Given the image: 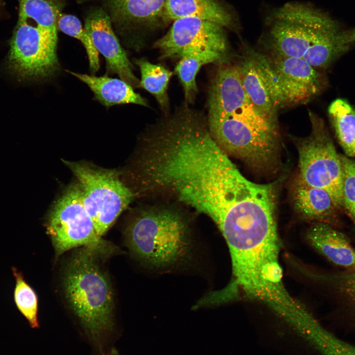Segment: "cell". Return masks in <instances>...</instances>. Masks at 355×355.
Instances as JSON below:
<instances>
[{
    "label": "cell",
    "instance_id": "1",
    "mask_svg": "<svg viewBox=\"0 0 355 355\" xmlns=\"http://www.w3.org/2000/svg\"><path fill=\"white\" fill-rule=\"evenodd\" d=\"M265 39L271 54L301 59L325 68L348 46L339 22L311 4L289 2L265 19Z\"/></svg>",
    "mask_w": 355,
    "mask_h": 355
},
{
    "label": "cell",
    "instance_id": "2",
    "mask_svg": "<svg viewBox=\"0 0 355 355\" xmlns=\"http://www.w3.org/2000/svg\"><path fill=\"white\" fill-rule=\"evenodd\" d=\"M189 225L173 210L149 209L129 223L125 233L126 244L146 268L170 272L190 261L194 241Z\"/></svg>",
    "mask_w": 355,
    "mask_h": 355
},
{
    "label": "cell",
    "instance_id": "3",
    "mask_svg": "<svg viewBox=\"0 0 355 355\" xmlns=\"http://www.w3.org/2000/svg\"><path fill=\"white\" fill-rule=\"evenodd\" d=\"M207 120L212 136L228 155L259 170H269L278 163V122L261 115L249 101L225 111L209 113Z\"/></svg>",
    "mask_w": 355,
    "mask_h": 355
},
{
    "label": "cell",
    "instance_id": "4",
    "mask_svg": "<svg viewBox=\"0 0 355 355\" xmlns=\"http://www.w3.org/2000/svg\"><path fill=\"white\" fill-rule=\"evenodd\" d=\"M100 258L102 257L93 249L81 247L68 259L62 280L70 308L82 324L94 333L111 327L114 305L112 288Z\"/></svg>",
    "mask_w": 355,
    "mask_h": 355
},
{
    "label": "cell",
    "instance_id": "5",
    "mask_svg": "<svg viewBox=\"0 0 355 355\" xmlns=\"http://www.w3.org/2000/svg\"><path fill=\"white\" fill-rule=\"evenodd\" d=\"M310 133L295 138L298 154V179L304 183L327 191L342 209V164L323 120L308 111Z\"/></svg>",
    "mask_w": 355,
    "mask_h": 355
},
{
    "label": "cell",
    "instance_id": "6",
    "mask_svg": "<svg viewBox=\"0 0 355 355\" xmlns=\"http://www.w3.org/2000/svg\"><path fill=\"white\" fill-rule=\"evenodd\" d=\"M261 75L276 109L304 105L315 99L326 82L316 69L303 60L253 50Z\"/></svg>",
    "mask_w": 355,
    "mask_h": 355
},
{
    "label": "cell",
    "instance_id": "7",
    "mask_svg": "<svg viewBox=\"0 0 355 355\" xmlns=\"http://www.w3.org/2000/svg\"><path fill=\"white\" fill-rule=\"evenodd\" d=\"M55 256L77 247H88L102 258L109 256L116 248L96 232L84 207L79 184L71 185L56 201L46 223Z\"/></svg>",
    "mask_w": 355,
    "mask_h": 355
},
{
    "label": "cell",
    "instance_id": "8",
    "mask_svg": "<svg viewBox=\"0 0 355 355\" xmlns=\"http://www.w3.org/2000/svg\"><path fill=\"white\" fill-rule=\"evenodd\" d=\"M79 181L84 207L97 233L103 236L130 204L133 194L113 170L64 161Z\"/></svg>",
    "mask_w": 355,
    "mask_h": 355
},
{
    "label": "cell",
    "instance_id": "9",
    "mask_svg": "<svg viewBox=\"0 0 355 355\" xmlns=\"http://www.w3.org/2000/svg\"><path fill=\"white\" fill-rule=\"evenodd\" d=\"M19 16L10 41L7 64L9 70L23 80L45 79L58 69L56 43L37 25Z\"/></svg>",
    "mask_w": 355,
    "mask_h": 355
},
{
    "label": "cell",
    "instance_id": "10",
    "mask_svg": "<svg viewBox=\"0 0 355 355\" xmlns=\"http://www.w3.org/2000/svg\"><path fill=\"white\" fill-rule=\"evenodd\" d=\"M162 59L180 58L199 50H212L229 57V43L225 28L193 17L173 21L168 31L154 43Z\"/></svg>",
    "mask_w": 355,
    "mask_h": 355
},
{
    "label": "cell",
    "instance_id": "11",
    "mask_svg": "<svg viewBox=\"0 0 355 355\" xmlns=\"http://www.w3.org/2000/svg\"><path fill=\"white\" fill-rule=\"evenodd\" d=\"M111 23L125 33L146 34L165 27L166 0H102Z\"/></svg>",
    "mask_w": 355,
    "mask_h": 355
},
{
    "label": "cell",
    "instance_id": "12",
    "mask_svg": "<svg viewBox=\"0 0 355 355\" xmlns=\"http://www.w3.org/2000/svg\"><path fill=\"white\" fill-rule=\"evenodd\" d=\"M85 29L98 52L105 57L107 71L117 74L133 88L140 87V80L133 73L132 64L113 32L108 15L103 9L90 12L85 20Z\"/></svg>",
    "mask_w": 355,
    "mask_h": 355
},
{
    "label": "cell",
    "instance_id": "13",
    "mask_svg": "<svg viewBox=\"0 0 355 355\" xmlns=\"http://www.w3.org/2000/svg\"><path fill=\"white\" fill-rule=\"evenodd\" d=\"M165 18L168 24L183 17H193L236 30L238 23L231 8L222 0H166Z\"/></svg>",
    "mask_w": 355,
    "mask_h": 355
},
{
    "label": "cell",
    "instance_id": "14",
    "mask_svg": "<svg viewBox=\"0 0 355 355\" xmlns=\"http://www.w3.org/2000/svg\"><path fill=\"white\" fill-rule=\"evenodd\" d=\"M309 243L329 261L345 271L355 270V248L344 233L330 224L316 222L307 233Z\"/></svg>",
    "mask_w": 355,
    "mask_h": 355
},
{
    "label": "cell",
    "instance_id": "15",
    "mask_svg": "<svg viewBox=\"0 0 355 355\" xmlns=\"http://www.w3.org/2000/svg\"><path fill=\"white\" fill-rule=\"evenodd\" d=\"M292 193L295 209L304 219L334 227L339 225L340 210L327 191L309 186L297 178Z\"/></svg>",
    "mask_w": 355,
    "mask_h": 355
},
{
    "label": "cell",
    "instance_id": "16",
    "mask_svg": "<svg viewBox=\"0 0 355 355\" xmlns=\"http://www.w3.org/2000/svg\"><path fill=\"white\" fill-rule=\"evenodd\" d=\"M236 64L248 98L263 116L276 122L278 111L268 91L253 50L248 51Z\"/></svg>",
    "mask_w": 355,
    "mask_h": 355
},
{
    "label": "cell",
    "instance_id": "17",
    "mask_svg": "<svg viewBox=\"0 0 355 355\" xmlns=\"http://www.w3.org/2000/svg\"><path fill=\"white\" fill-rule=\"evenodd\" d=\"M86 84L95 98L107 107L115 105L134 104L147 106L146 100L136 93L133 88L122 79L105 75L102 76L69 71Z\"/></svg>",
    "mask_w": 355,
    "mask_h": 355
},
{
    "label": "cell",
    "instance_id": "18",
    "mask_svg": "<svg viewBox=\"0 0 355 355\" xmlns=\"http://www.w3.org/2000/svg\"><path fill=\"white\" fill-rule=\"evenodd\" d=\"M175 68L183 89L185 103H193L198 92L196 75L201 68L210 63L220 64L229 60V57L212 50L190 51L183 54Z\"/></svg>",
    "mask_w": 355,
    "mask_h": 355
},
{
    "label": "cell",
    "instance_id": "19",
    "mask_svg": "<svg viewBox=\"0 0 355 355\" xmlns=\"http://www.w3.org/2000/svg\"><path fill=\"white\" fill-rule=\"evenodd\" d=\"M328 112L345 155L355 157V110L344 100L338 99L330 105Z\"/></svg>",
    "mask_w": 355,
    "mask_h": 355
},
{
    "label": "cell",
    "instance_id": "20",
    "mask_svg": "<svg viewBox=\"0 0 355 355\" xmlns=\"http://www.w3.org/2000/svg\"><path fill=\"white\" fill-rule=\"evenodd\" d=\"M141 72L140 86L152 94L165 113L169 110L168 88L173 72L160 65L142 58L135 60Z\"/></svg>",
    "mask_w": 355,
    "mask_h": 355
},
{
    "label": "cell",
    "instance_id": "21",
    "mask_svg": "<svg viewBox=\"0 0 355 355\" xmlns=\"http://www.w3.org/2000/svg\"><path fill=\"white\" fill-rule=\"evenodd\" d=\"M19 16L35 21L57 43V10L46 0H18Z\"/></svg>",
    "mask_w": 355,
    "mask_h": 355
},
{
    "label": "cell",
    "instance_id": "22",
    "mask_svg": "<svg viewBox=\"0 0 355 355\" xmlns=\"http://www.w3.org/2000/svg\"><path fill=\"white\" fill-rule=\"evenodd\" d=\"M15 280L13 297L19 312L25 317L31 326H39L37 319L38 298L33 288L26 282L23 274L16 267H12Z\"/></svg>",
    "mask_w": 355,
    "mask_h": 355
},
{
    "label": "cell",
    "instance_id": "23",
    "mask_svg": "<svg viewBox=\"0 0 355 355\" xmlns=\"http://www.w3.org/2000/svg\"><path fill=\"white\" fill-rule=\"evenodd\" d=\"M56 23L60 31L80 41L86 51L91 71H97L100 68L99 52L79 20L72 15L60 13L57 10Z\"/></svg>",
    "mask_w": 355,
    "mask_h": 355
},
{
    "label": "cell",
    "instance_id": "24",
    "mask_svg": "<svg viewBox=\"0 0 355 355\" xmlns=\"http://www.w3.org/2000/svg\"><path fill=\"white\" fill-rule=\"evenodd\" d=\"M339 303L355 314V270L335 272L323 276Z\"/></svg>",
    "mask_w": 355,
    "mask_h": 355
},
{
    "label": "cell",
    "instance_id": "25",
    "mask_svg": "<svg viewBox=\"0 0 355 355\" xmlns=\"http://www.w3.org/2000/svg\"><path fill=\"white\" fill-rule=\"evenodd\" d=\"M340 157L343 171L342 210L355 226V162L345 155L340 154Z\"/></svg>",
    "mask_w": 355,
    "mask_h": 355
},
{
    "label": "cell",
    "instance_id": "26",
    "mask_svg": "<svg viewBox=\"0 0 355 355\" xmlns=\"http://www.w3.org/2000/svg\"><path fill=\"white\" fill-rule=\"evenodd\" d=\"M343 41L344 43L347 46L355 42V28L344 31Z\"/></svg>",
    "mask_w": 355,
    "mask_h": 355
},
{
    "label": "cell",
    "instance_id": "27",
    "mask_svg": "<svg viewBox=\"0 0 355 355\" xmlns=\"http://www.w3.org/2000/svg\"><path fill=\"white\" fill-rule=\"evenodd\" d=\"M318 325H319V324H318ZM318 325H317V326H318ZM317 326H316V327H317ZM316 327H315V328H316ZM315 328H314V329H315ZM314 329H313V330H314ZM313 330H312V331H313ZM312 331H311V332H312ZM311 332H310V333H311ZM310 333H309V334H310ZM308 335H307V336H308ZM307 336H306V337H307Z\"/></svg>",
    "mask_w": 355,
    "mask_h": 355
},
{
    "label": "cell",
    "instance_id": "28",
    "mask_svg": "<svg viewBox=\"0 0 355 355\" xmlns=\"http://www.w3.org/2000/svg\"><path fill=\"white\" fill-rule=\"evenodd\" d=\"M316 322H317V321H316ZM304 334H305V333H304ZM303 335H304V334H303Z\"/></svg>",
    "mask_w": 355,
    "mask_h": 355
},
{
    "label": "cell",
    "instance_id": "29",
    "mask_svg": "<svg viewBox=\"0 0 355 355\" xmlns=\"http://www.w3.org/2000/svg\"><path fill=\"white\" fill-rule=\"evenodd\" d=\"M318 324H319V323H318ZM318 324H317V325H318ZM317 325H316V326H317ZM316 326H315V327H316ZM313 329H312V330H313ZM312 330H311V331H312Z\"/></svg>",
    "mask_w": 355,
    "mask_h": 355
},
{
    "label": "cell",
    "instance_id": "30",
    "mask_svg": "<svg viewBox=\"0 0 355 355\" xmlns=\"http://www.w3.org/2000/svg\"></svg>",
    "mask_w": 355,
    "mask_h": 355
}]
</instances>
